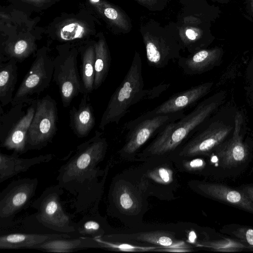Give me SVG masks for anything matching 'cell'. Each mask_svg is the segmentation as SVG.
I'll list each match as a JSON object with an SVG mask.
<instances>
[{
    "instance_id": "24",
    "label": "cell",
    "mask_w": 253,
    "mask_h": 253,
    "mask_svg": "<svg viewBox=\"0 0 253 253\" xmlns=\"http://www.w3.org/2000/svg\"><path fill=\"white\" fill-rule=\"evenodd\" d=\"M17 62L10 59L0 62V105L5 106L11 103L17 82Z\"/></svg>"
},
{
    "instance_id": "1",
    "label": "cell",
    "mask_w": 253,
    "mask_h": 253,
    "mask_svg": "<svg viewBox=\"0 0 253 253\" xmlns=\"http://www.w3.org/2000/svg\"><path fill=\"white\" fill-rule=\"evenodd\" d=\"M108 144L103 133L96 130L94 135L79 145L75 153L58 170V184L76 196L74 213L83 215L98 211L106 174L98 166L103 160Z\"/></svg>"
},
{
    "instance_id": "5",
    "label": "cell",
    "mask_w": 253,
    "mask_h": 253,
    "mask_svg": "<svg viewBox=\"0 0 253 253\" xmlns=\"http://www.w3.org/2000/svg\"><path fill=\"white\" fill-rule=\"evenodd\" d=\"M144 84L140 54L135 51L131 65L121 84L111 96L99 125L103 130L111 123L118 124L130 107L139 102Z\"/></svg>"
},
{
    "instance_id": "15",
    "label": "cell",
    "mask_w": 253,
    "mask_h": 253,
    "mask_svg": "<svg viewBox=\"0 0 253 253\" xmlns=\"http://www.w3.org/2000/svg\"><path fill=\"white\" fill-rule=\"evenodd\" d=\"M37 100H32L27 107L25 114L13 124L5 138L0 141L1 147L12 150L19 155L28 151L27 135L35 113Z\"/></svg>"
},
{
    "instance_id": "23",
    "label": "cell",
    "mask_w": 253,
    "mask_h": 253,
    "mask_svg": "<svg viewBox=\"0 0 253 253\" xmlns=\"http://www.w3.org/2000/svg\"><path fill=\"white\" fill-rule=\"evenodd\" d=\"M98 11L113 31L117 34H127L132 28L131 19L122 8L105 0H99Z\"/></svg>"
},
{
    "instance_id": "25",
    "label": "cell",
    "mask_w": 253,
    "mask_h": 253,
    "mask_svg": "<svg viewBox=\"0 0 253 253\" xmlns=\"http://www.w3.org/2000/svg\"><path fill=\"white\" fill-rule=\"evenodd\" d=\"M95 76L94 90L98 89L106 80L111 65V55L103 34L94 42Z\"/></svg>"
},
{
    "instance_id": "29",
    "label": "cell",
    "mask_w": 253,
    "mask_h": 253,
    "mask_svg": "<svg viewBox=\"0 0 253 253\" xmlns=\"http://www.w3.org/2000/svg\"><path fill=\"white\" fill-rule=\"evenodd\" d=\"M137 239L153 245L169 247L173 244V240L168 234L162 232H148L139 234Z\"/></svg>"
},
{
    "instance_id": "36",
    "label": "cell",
    "mask_w": 253,
    "mask_h": 253,
    "mask_svg": "<svg viewBox=\"0 0 253 253\" xmlns=\"http://www.w3.org/2000/svg\"><path fill=\"white\" fill-rule=\"evenodd\" d=\"M252 9L253 10V0H252Z\"/></svg>"
},
{
    "instance_id": "18",
    "label": "cell",
    "mask_w": 253,
    "mask_h": 253,
    "mask_svg": "<svg viewBox=\"0 0 253 253\" xmlns=\"http://www.w3.org/2000/svg\"><path fill=\"white\" fill-rule=\"evenodd\" d=\"M68 234L11 232L1 233L0 249H31L46 241L58 238H71Z\"/></svg>"
},
{
    "instance_id": "27",
    "label": "cell",
    "mask_w": 253,
    "mask_h": 253,
    "mask_svg": "<svg viewBox=\"0 0 253 253\" xmlns=\"http://www.w3.org/2000/svg\"><path fill=\"white\" fill-rule=\"evenodd\" d=\"M111 190V201L119 209L131 211L136 208V199L130 190L127 188L123 189L122 187L117 186L116 185Z\"/></svg>"
},
{
    "instance_id": "13",
    "label": "cell",
    "mask_w": 253,
    "mask_h": 253,
    "mask_svg": "<svg viewBox=\"0 0 253 253\" xmlns=\"http://www.w3.org/2000/svg\"><path fill=\"white\" fill-rule=\"evenodd\" d=\"M212 84V82H207L177 93L152 110L146 112L137 118L126 123L124 128L149 117L184 111L207 95Z\"/></svg>"
},
{
    "instance_id": "31",
    "label": "cell",
    "mask_w": 253,
    "mask_h": 253,
    "mask_svg": "<svg viewBox=\"0 0 253 253\" xmlns=\"http://www.w3.org/2000/svg\"><path fill=\"white\" fill-rule=\"evenodd\" d=\"M233 234L244 243L248 249L253 250V229L240 228L234 231Z\"/></svg>"
},
{
    "instance_id": "34",
    "label": "cell",
    "mask_w": 253,
    "mask_h": 253,
    "mask_svg": "<svg viewBox=\"0 0 253 253\" xmlns=\"http://www.w3.org/2000/svg\"><path fill=\"white\" fill-rule=\"evenodd\" d=\"M159 175L164 181L168 182L169 181V175L166 169H160L159 170Z\"/></svg>"
},
{
    "instance_id": "20",
    "label": "cell",
    "mask_w": 253,
    "mask_h": 253,
    "mask_svg": "<svg viewBox=\"0 0 253 253\" xmlns=\"http://www.w3.org/2000/svg\"><path fill=\"white\" fill-rule=\"evenodd\" d=\"M88 94H83L78 107L73 106L69 111V126L78 138L87 136L95 125V117Z\"/></svg>"
},
{
    "instance_id": "9",
    "label": "cell",
    "mask_w": 253,
    "mask_h": 253,
    "mask_svg": "<svg viewBox=\"0 0 253 253\" xmlns=\"http://www.w3.org/2000/svg\"><path fill=\"white\" fill-rule=\"evenodd\" d=\"M53 60L48 56L47 49L38 50L35 59L23 78L11 103L15 106L21 103H30L47 88L53 78Z\"/></svg>"
},
{
    "instance_id": "32",
    "label": "cell",
    "mask_w": 253,
    "mask_h": 253,
    "mask_svg": "<svg viewBox=\"0 0 253 253\" xmlns=\"http://www.w3.org/2000/svg\"><path fill=\"white\" fill-rule=\"evenodd\" d=\"M139 5L152 12L164 10L168 3V0H133Z\"/></svg>"
},
{
    "instance_id": "2",
    "label": "cell",
    "mask_w": 253,
    "mask_h": 253,
    "mask_svg": "<svg viewBox=\"0 0 253 253\" xmlns=\"http://www.w3.org/2000/svg\"><path fill=\"white\" fill-rule=\"evenodd\" d=\"M214 96L209 98L198 105L187 115L168 123L142 153L145 156H158L168 154L180 148L206 122L218 106Z\"/></svg>"
},
{
    "instance_id": "30",
    "label": "cell",
    "mask_w": 253,
    "mask_h": 253,
    "mask_svg": "<svg viewBox=\"0 0 253 253\" xmlns=\"http://www.w3.org/2000/svg\"><path fill=\"white\" fill-rule=\"evenodd\" d=\"M170 86L169 84L161 83L148 89H143L139 97V101L150 100L159 97Z\"/></svg>"
},
{
    "instance_id": "16",
    "label": "cell",
    "mask_w": 253,
    "mask_h": 253,
    "mask_svg": "<svg viewBox=\"0 0 253 253\" xmlns=\"http://www.w3.org/2000/svg\"><path fill=\"white\" fill-rule=\"evenodd\" d=\"M13 151L11 155L0 152V183L18 174L26 171L31 167L45 163L52 159V154L41 155L31 158H21Z\"/></svg>"
},
{
    "instance_id": "7",
    "label": "cell",
    "mask_w": 253,
    "mask_h": 253,
    "mask_svg": "<svg viewBox=\"0 0 253 253\" xmlns=\"http://www.w3.org/2000/svg\"><path fill=\"white\" fill-rule=\"evenodd\" d=\"M57 107L49 95L38 98L34 117L27 132V151L41 150L51 143L57 130Z\"/></svg>"
},
{
    "instance_id": "35",
    "label": "cell",
    "mask_w": 253,
    "mask_h": 253,
    "mask_svg": "<svg viewBox=\"0 0 253 253\" xmlns=\"http://www.w3.org/2000/svg\"><path fill=\"white\" fill-rule=\"evenodd\" d=\"M204 165V162L199 159L194 160L191 162L190 166L193 168H200L202 167Z\"/></svg>"
},
{
    "instance_id": "6",
    "label": "cell",
    "mask_w": 253,
    "mask_h": 253,
    "mask_svg": "<svg viewBox=\"0 0 253 253\" xmlns=\"http://www.w3.org/2000/svg\"><path fill=\"white\" fill-rule=\"evenodd\" d=\"M57 50L58 54L53 60V80L58 87L63 106L68 107L73 99L81 93L77 66L79 48L68 44L58 46Z\"/></svg>"
},
{
    "instance_id": "22",
    "label": "cell",
    "mask_w": 253,
    "mask_h": 253,
    "mask_svg": "<svg viewBox=\"0 0 253 253\" xmlns=\"http://www.w3.org/2000/svg\"><path fill=\"white\" fill-rule=\"evenodd\" d=\"M81 64L80 78L81 93L89 94L94 90L95 76L94 42H88L79 47Z\"/></svg>"
},
{
    "instance_id": "28",
    "label": "cell",
    "mask_w": 253,
    "mask_h": 253,
    "mask_svg": "<svg viewBox=\"0 0 253 253\" xmlns=\"http://www.w3.org/2000/svg\"><path fill=\"white\" fill-rule=\"evenodd\" d=\"M197 246L222 252H236L248 249L247 246L242 242L229 238L205 242L197 244Z\"/></svg>"
},
{
    "instance_id": "11",
    "label": "cell",
    "mask_w": 253,
    "mask_h": 253,
    "mask_svg": "<svg viewBox=\"0 0 253 253\" xmlns=\"http://www.w3.org/2000/svg\"><path fill=\"white\" fill-rule=\"evenodd\" d=\"M184 111L162 114L142 120L127 127L126 142L120 151L125 156H132L168 123L183 117Z\"/></svg>"
},
{
    "instance_id": "10",
    "label": "cell",
    "mask_w": 253,
    "mask_h": 253,
    "mask_svg": "<svg viewBox=\"0 0 253 253\" xmlns=\"http://www.w3.org/2000/svg\"><path fill=\"white\" fill-rule=\"evenodd\" d=\"M179 2L182 6L178 12L175 23L184 49L189 53L204 49L205 31L198 0H184Z\"/></svg>"
},
{
    "instance_id": "3",
    "label": "cell",
    "mask_w": 253,
    "mask_h": 253,
    "mask_svg": "<svg viewBox=\"0 0 253 253\" xmlns=\"http://www.w3.org/2000/svg\"><path fill=\"white\" fill-rule=\"evenodd\" d=\"M64 189L59 184L46 188L31 204L37 210L34 214L24 219L40 226L42 233L68 234L77 237L75 223L73 221L75 213L69 214L62 204L61 196Z\"/></svg>"
},
{
    "instance_id": "37",
    "label": "cell",
    "mask_w": 253,
    "mask_h": 253,
    "mask_svg": "<svg viewBox=\"0 0 253 253\" xmlns=\"http://www.w3.org/2000/svg\"><path fill=\"white\" fill-rule=\"evenodd\" d=\"M182 0H179V1H182Z\"/></svg>"
},
{
    "instance_id": "4",
    "label": "cell",
    "mask_w": 253,
    "mask_h": 253,
    "mask_svg": "<svg viewBox=\"0 0 253 253\" xmlns=\"http://www.w3.org/2000/svg\"><path fill=\"white\" fill-rule=\"evenodd\" d=\"M140 33L147 62L155 68H163L170 61L178 60L181 51L184 50L175 22L162 26L154 19H149L141 24Z\"/></svg>"
},
{
    "instance_id": "21",
    "label": "cell",
    "mask_w": 253,
    "mask_h": 253,
    "mask_svg": "<svg viewBox=\"0 0 253 253\" xmlns=\"http://www.w3.org/2000/svg\"><path fill=\"white\" fill-rule=\"evenodd\" d=\"M100 248L95 239L89 236L63 238L51 240L33 247L36 249L47 252L71 253L77 250Z\"/></svg>"
},
{
    "instance_id": "14",
    "label": "cell",
    "mask_w": 253,
    "mask_h": 253,
    "mask_svg": "<svg viewBox=\"0 0 253 253\" xmlns=\"http://www.w3.org/2000/svg\"><path fill=\"white\" fill-rule=\"evenodd\" d=\"M241 123V115L237 113L232 137L227 141H224L214 150L224 168L236 167L244 163L248 158V148L243 143L240 135Z\"/></svg>"
},
{
    "instance_id": "12",
    "label": "cell",
    "mask_w": 253,
    "mask_h": 253,
    "mask_svg": "<svg viewBox=\"0 0 253 253\" xmlns=\"http://www.w3.org/2000/svg\"><path fill=\"white\" fill-rule=\"evenodd\" d=\"M204 123L179 148V156L193 157L207 154L223 142L232 129L231 126L219 122H212L206 126Z\"/></svg>"
},
{
    "instance_id": "8",
    "label": "cell",
    "mask_w": 253,
    "mask_h": 253,
    "mask_svg": "<svg viewBox=\"0 0 253 253\" xmlns=\"http://www.w3.org/2000/svg\"><path fill=\"white\" fill-rule=\"evenodd\" d=\"M37 178H22L8 184L0 193V227L9 228L15 223L14 217L29 207L36 194Z\"/></svg>"
},
{
    "instance_id": "26",
    "label": "cell",
    "mask_w": 253,
    "mask_h": 253,
    "mask_svg": "<svg viewBox=\"0 0 253 253\" xmlns=\"http://www.w3.org/2000/svg\"><path fill=\"white\" fill-rule=\"evenodd\" d=\"M75 229L77 236L95 238L103 236L105 233L103 220L98 211L84 215L75 223Z\"/></svg>"
},
{
    "instance_id": "33",
    "label": "cell",
    "mask_w": 253,
    "mask_h": 253,
    "mask_svg": "<svg viewBox=\"0 0 253 253\" xmlns=\"http://www.w3.org/2000/svg\"><path fill=\"white\" fill-rule=\"evenodd\" d=\"M241 191L253 202V186H244L242 188Z\"/></svg>"
},
{
    "instance_id": "19",
    "label": "cell",
    "mask_w": 253,
    "mask_h": 253,
    "mask_svg": "<svg viewBox=\"0 0 253 253\" xmlns=\"http://www.w3.org/2000/svg\"><path fill=\"white\" fill-rule=\"evenodd\" d=\"M198 188L204 194L211 198L253 213V202L241 190L215 183L201 184Z\"/></svg>"
},
{
    "instance_id": "17",
    "label": "cell",
    "mask_w": 253,
    "mask_h": 253,
    "mask_svg": "<svg viewBox=\"0 0 253 253\" xmlns=\"http://www.w3.org/2000/svg\"><path fill=\"white\" fill-rule=\"evenodd\" d=\"M220 52L217 48L202 49L177 60L179 67L188 75L204 73L218 64Z\"/></svg>"
}]
</instances>
